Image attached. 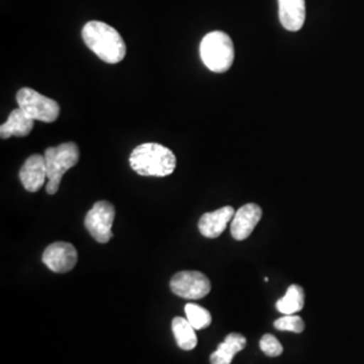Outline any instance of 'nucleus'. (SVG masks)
<instances>
[{
    "label": "nucleus",
    "mask_w": 364,
    "mask_h": 364,
    "mask_svg": "<svg viewBox=\"0 0 364 364\" xmlns=\"http://www.w3.org/2000/svg\"><path fill=\"white\" fill-rule=\"evenodd\" d=\"M234 216L235 209L230 205L213 212H207L198 220V230L203 236L209 239L219 237L232 221Z\"/></svg>",
    "instance_id": "9b49d317"
},
{
    "label": "nucleus",
    "mask_w": 364,
    "mask_h": 364,
    "mask_svg": "<svg viewBox=\"0 0 364 364\" xmlns=\"http://www.w3.org/2000/svg\"><path fill=\"white\" fill-rule=\"evenodd\" d=\"M42 262L54 273H68L77 263V251L70 243L55 242L45 248Z\"/></svg>",
    "instance_id": "6e6552de"
},
{
    "label": "nucleus",
    "mask_w": 364,
    "mask_h": 364,
    "mask_svg": "<svg viewBox=\"0 0 364 364\" xmlns=\"http://www.w3.org/2000/svg\"><path fill=\"white\" fill-rule=\"evenodd\" d=\"M278 14L287 31H299L306 18L305 0H278Z\"/></svg>",
    "instance_id": "f8f14e48"
},
{
    "label": "nucleus",
    "mask_w": 364,
    "mask_h": 364,
    "mask_svg": "<svg viewBox=\"0 0 364 364\" xmlns=\"http://www.w3.org/2000/svg\"><path fill=\"white\" fill-rule=\"evenodd\" d=\"M174 153L159 144H139L130 156L131 169L144 177H166L176 169Z\"/></svg>",
    "instance_id": "f03ea898"
},
{
    "label": "nucleus",
    "mask_w": 364,
    "mask_h": 364,
    "mask_svg": "<svg viewBox=\"0 0 364 364\" xmlns=\"http://www.w3.org/2000/svg\"><path fill=\"white\" fill-rule=\"evenodd\" d=\"M204 65L215 73H225L234 64V42L224 31H212L200 43Z\"/></svg>",
    "instance_id": "7ed1b4c3"
},
{
    "label": "nucleus",
    "mask_w": 364,
    "mask_h": 364,
    "mask_svg": "<svg viewBox=\"0 0 364 364\" xmlns=\"http://www.w3.org/2000/svg\"><path fill=\"white\" fill-rule=\"evenodd\" d=\"M274 326L278 329V331H285V332H294V333H301L304 332L305 329V323L304 320L296 316V314H285L284 317L278 318Z\"/></svg>",
    "instance_id": "a211bd4d"
},
{
    "label": "nucleus",
    "mask_w": 364,
    "mask_h": 364,
    "mask_svg": "<svg viewBox=\"0 0 364 364\" xmlns=\"http://www.w3.org/2000/svg\"><path fill=\"white\" fill-rule=\"evenodd\" d=\"M19 178L27 192H38L48 180V168L45 156L33 154L28 156L19 170Z\"/></svg>",
    "instance_id": "9d476101"
},
{
    "label": "nucleus",
    "mask_w": 364,
    "mask_h": 364,
    "mask_svg": "<svg viewBox=\"0 0 364 364\" xmlns=\"http://www.w3.org/2000/svg\"><path fill=\"white\" fill-rule=\"evenodd\" d=\"M185 313H186L188 321L192 324L196 331L205 329L212 323L210 313L207 309H204L203 306H198L196 304H186L185 305Z\"/></svg>",
    "instance_id": "f3484780"
},
{
    "label": "nucleus",
    "mask_w": 364,
    "mask_h": 364,
    "mask_svg": "<svg viewBox=\"0 0 364 364\" xmlns=\"http://www.w3.org/2000/svg\"><path fill=\"white\" fill-rule=\"evenodd\" d=\"M305 305V293L299 285H291L287 290V294L277 302V309L282 314H296L302 311Z\"/></svg>",
    "instance_id": "dca6fc26"
},
{
    "label": "nucleus",
    "mask_w": 364,
    "mask_h": 364,
    "mask_svg": "<svg viewBox=\"0 0 364 364\" xmlns=\"http://www.w3.org/2000/svg\"><path fill=\"white\" fill-rule=\"evenodd\" d=\"M84 43L107 64H117L124 60L127 48L117 28L105 22L91 21L82 27Z\"/></svg>",
    "instance_id": "f257e3e1"
},
{
    "label": "nucleus",
    "mask_w": 364,
    "mask_h": 364,
    "mask_svg": "<svg viewBox=\"0 0 364 364\" xmlns=\"http://www.w3.org/2000/svg\"><path fill=\"white\" fill-rule=\"evenodd\" d=\"M173 335L178 347L183 351H192L197 346V336L196 329L192 324L188 321V318L183 317H176L171 323Z\"/></svg>",
    "instance_id": "2eb2a0df"
},
{
    "label": "nucleus",
    "mask_w": 364,
    "mask_h": 364,
    "mask_svg": "<svg viewBox=\"0 0 364 364\" xmlns=\"http://www.w3.org/2000/svg\"><path fill=\"white\" fill-rule=\"evenodd\" d=\"M34 127V119L27 117L22 108H16L10 114L6 123L0 127L1 139H9L10 136H27Z\"/></svg>",
    "instance_id": "ddd939ff"
},
{
    "label": "nucleus",
    "mask_w": 364,
    "mask_h": 364,
    "mask_svg": "<svg viewBox=\"0 0 364 364\" xmlns=\"http://www.w3.org/2000/svg\"><path fill=\"white\" fill-rule=\"evenodd\" d=\"M262 219V208L258 204L250 203L235 212L231 221V235L235 240H246Z\"/></svg>",
    "instance_id": "1a4fd4ad"
},
{
    "label": "nucleus",
    "mask_w": 364,
    "mask_h": 364,
    "mask_svg": "<svg viewBox=\"0 0 364 364\" xmlns=\"http://www.w3.org/2000/svg\"><path fill=\"white\" fill-rule=\"evenodd\" d=\"M115 220V207L108 201H97L85 216V228L92 237L105 245L112 239V224Z\"/></svg>",
    "instance_id": "423d86ee"
},
{
    "label": "nucleus",
    "mask_w": 364,
    "mask_h": 364,
    "mask_svg": "<svg viewBox=\"0 0 364 364\" xmlns=\"http://www.w3.org/2000/svg\"><path fill=\"white\" fill-rule=\"evenodd\" d=\"M247 340L240 333H230L225 340L219 344L218 350L210 355L212 364H231L235 355L246 348Z\"/></svg>",
    "instance_id": "4468645a"
},
{
    "label": "nucleus",
    "mask_w": 364,
    "mask_h": 364,
    "mask_svg": "<svg viewBox=\"0 0 364 364\" xmlns=\"http://www.w3.org/2000/svg\"><path fill=\"white\" fill-rule=\"evenodd\" d=\"M45 161L48 168V185H46V193L55 195L60 189V183L68 170L72 169L75 165H77L80 159V150L75 142H66V144L49 147L45 150Z\"/></svg>",
    "instance_id": "20e7f679"
},
{
    "label": "nucleus",
    "mask_w": 364,
    "mask_h": 364,
    "mask_svg": "<svg viewBox=\"0 0 364 364\" xmlns=\"http://www.w3.org/2000/svg\"><path fill=\"white\" fill-rule=\"evenodd\" d=\"M259 347L260 351L272 358H277V356L282 355V352H284V347L278 341V338L273 335H269V333L260 338Z\"/></svg>",
    "instance_id": "6ab92c4d"
},
{
    "label": "nucleus",
    "mask_w": 364,
    "mask_h": 364,
    "mask_svg": "<svg viewBox=\"0 0 364 364\" xmlns=\"http://www.w3.org/2000/svg\"><path fill=\"white\" fill-rule=\"evenodd\" d=\"M16 102L18 107L25 111L27 117L34 120L53 123L60 117V105L31 88L19 90L16 93Z\"/></svg>",
    "instance_id": "39448f33"
},
{
    "label": "nucleus",
    "mask_w": 364,
    "mask_h": 364,
    "mask_svg": "<svg viewBox=\"0 0 364 364\" xmlns=\"http://www.w3.org/2000/svg\"><path fill=\"white\" fill-rule=\"evenodd\" d=\"M171 291L185 299H204L210 291V281L200 272H180L170 281Z\"/></svg>",
    "instance_id": "0eeeda50"
}]
</instances>
